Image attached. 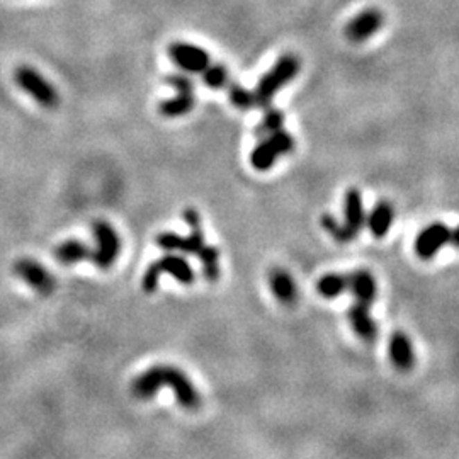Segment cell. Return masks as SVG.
Segmentation results:
<instances>
[{
  "mask_svg": "<svg viewBox=\"0 0 459 459\" xmlns=\"http://www.w3.org/2000/svg\"><path fill=\"white\" fill-rule=\"evenodd\" d=\"M202 80L209 89H223L228 85V70L223 65H211L209 63L202 71Z\"/></svg>",
  "mask_w": 459,
  "mask_h": 459,
  "instance_id": "obj_18",
  "label": "cell"
},
{
  "mask_svg": "<svg viewBox=\"0 0 459 459\" xmlns=\"http://www.w3.org/2000/svg\"><path fill=\"white\" fill-rule=\"evenodd\" d=\"M167 84L175 89L177 96L172 99L162 101L159 111L165 118H179V116L187 114L193 111L196 101L193 94V80L184 73H172L167 77Z\"/></svg>",
  "mask_w": 459,
  "mask_h": 459,
  "instance_id": "obj_4",
  "label": "cell"
},
{
  "mask_svg": "<svg viewBox=\"0 0 459 459\" xmlns=\"http://www.w3.org/2000/svg\"><path fill=\"white\" fill-rule=\"evenodd\" d=\"M300 60L295 55H283L269 71H266L254 90L255 106L269 107L274 96L288 85L300 71Z\"/></svg>",
  "mask_w": 459,
  "mask_h": 459,
  "instance_id": "obj_1",
  "label": "cell"
},
{
  "mask_svg": "<svg viewBox=\"0 0 459 459\" xmlns=\"http://www.w3.org/2000/svg\"><path fill=\"white\" fill-rule=\"evenodd\" d=\"M14 80H16L19 89L24 90L26 94H29L40 106L46 109H53L58 106V92H56L53 84L48 82L37 70L26 65L19 67V69L14 71Z\"/></svg>",
  "mask_w": 459,
  "mask_h": 459,
  "instance_id": "obj_3",
  "label": "cell"
},
{
  "mask_svg": "<svg viewBox=\"0 0 459 459\" xmlns=\"http://www.w3.org/2000/svg\"><path fill=\"white\" fill-rule=\"evenodd\" d=\"M322 227L338 243H349V242H354V240H356V236H354L352 233L344 227V223L337 221L332 214H323Z\"/></svg>",
  "mask_w": 459,
  "mask_h": 459,
  "instance_id": "obj_16",
  "label": "cell"
},
{
  "mask_svg": "<svg viewBox=\"0 0 459 459\" xmlns=\"http://www.w3.org/2000/svg\"><path fill=\"white\" fill-rule=\"evenodd\" d=\"M383 22H385V17L381 10L366 9L352 17L351 22L345 26V36L352 43H364L381 29Z\"/></svg>",
  "mask_w": 459,
  "mask_h": 459,
  "instance_id": "obj_7",
  "label": "cell"
},
{
  "mask_svg": "<svg viewBox=\"0 0 459 459\" xmlns=\"http://www.w3.org/2000/svg\"><path fill=\"white\" fill-rule=\"evenodd\" d=\"M364 225H366V213H364L363 194L352 187L344 196V227L354 236H357Z\"/></svg>",
  "mask_w": 459,
  "mask_h": 459,
  "instance_id": "obj_11",
  "label": "cell"
},
{
  "mask_svg": "<svg viewBox=\"0 0 459 459\" xmlns=\"http://www.w3.org/2000/svg\"><path fill=\"white\" fill-rule=\"evenodd\" d=\"M451 230L441 221L425 227L415 239V254L424 261L435 257L442 247L449 243Z\"/></svg>",
  "mask_w": 459,
  "mask_h": 459,
  "instance_id": "obj_6",
  "label": "cell"
},
{
  "mask_svg": "<svg viewBox=\"0 0 459 459\" xmlns=\"http://www.w3.org/2000/svg\"><path fill=\"white\" fill-rule=\"evenodd\" d=\"M295 148V138L288 133V131L279 130L274 133L267 135V137L252 150L250 153V164L252 167L257 171L266 172L276 164L279 157L286 155Z\"/></svg>",
  "mask_w": 459,
  "mask_h": 459,
  "instance_id": "obj_2",
  "label": "cell"
},
{
  "mask_svg": "<svg viewBox=\"0 0 459 459\" xmlns=\"http://www.w3.org/2000/svg\"><path fill=\"white\" fill-rule=\"evenodd\" d=\"M94 233L97 240V250L94 259L101 267H107L118 257L119 252V236L114 228L106 221H96L94 223Z\"/></svg>",
  "mask_w": 459,
  "mask_h": 459,
  "instance_id": "obj_8",
  "label": "cell"
},
{
  "mask_svg": "<svg viewBox=\"0 0 459 459\" xmlns=\"http://www.w3.org/2000/svg\"><path fill=\"white\" fill-rule=\"evenodd\" d=\"M393 220H395V209L393 206H391V202L379 201L378 205L372 208L370 216L366 218V223L370 232L376 236V239H383V236L391 230Z\"/></svg>",
  "mask_w": 459,
  "mask_h": 459,
  "instance_id": "obj_14",
  "label": "cell"
},
{
  "mask_svg": "<svg viewBox=\"0 0 459 459\" xmlns=\"http://www.w3.org/2000/svg\"><path fill=\"white\" fill-rule=\"evenodd\" d=\"M317 291L320 296H323V298L327 300L338 298V296L349 291V276L347 274L338 272L325 274V276H322L318 279Z\"/></svg>",
  "mask_w": 459,
  "mask_h": 459,
  "instance_id": "obj_15",
  "label": "cell"
},
{
  "mask_svg": "<svg viewBox=\"0 0 459 459\" xmlns=\"http://www.w3.org/2000/svg\"><path fill=\"white\" fill-rule=\"evenodd\" d=\"M449 243L459 248V225L454 230H451V236H449Z\"/></svg>",
  "mask_w": 459,
  "mask_h": 459,
  "instance_id": "obj_20",
  "label": "cell"
},
{
  "mask_svg": "<svg viewBox=\"0 0 459 459\" xmlns=\"http://www.w3.org/2000/svg\"><path fill=\"white\" fill-rule=\"evenodd\" d=\"M228 96H230V101H232L233 106L239 107V109H250L255 106L254 92L245 87H242V85H239V84H230Z\"/></svg>",
  "mask_w": 459,
  "mask_h": 459,
  "instance_id": "obj_19",
  "label": "cell"
},
{
  "mask_svg": "<svg viewBox=\"0 0 459 459\" xmlns=\"http://www.w3.org/2000/svg\"><path fill=\"white\" fill-rule=\"evenodd\" d=\"M370 308L371 306H367V304L354 301L351 310H349V322H351L354 332L357 334V337L366 342L376 340L379 332L378 323L371 317Z\"/></svg>",
  "mask_w": 459,
  "mask_h": 459,
  "instance_id": "obj_10",
  "label": "cell"
},
{
  "mask_svg": "<svg viewBox=\"0 0 459 459\" xmlns=\"http://www.w3.org/2000/svg\"><path fill=\"white\" fill-rule=\"evenodd\" d=\"M390 357L395 367L400 371L412 370L415 364V352H413L412 340L405 332H395L390 338Z\"/></svg>",
  "mask_w": 459,
  "mask_h": 459,
  "instance_id": "obj_12",
  "label": "cell"
},
{
  "mask_svg": "<svg viewBox=\"0 0 459 459\" xmlns=\"http://www.w3.org/2000/svg\"><path fill=\"white\" fill-rule=\"evenodd\" d=\"M168 55L179 69L187 73H202L209 65V55L201 46L191 43H172Z\"/></svg>",
  "mask_w": 459,
  "mask_h": 459,
  "instance_id": "obj_5",
  "label": "cell"
},
{
  "mask_svg": "<svg viewBox=\"0 0 459 459\" xmlns=\"http://www.w3.org/2000/svg\"><path fill=\"white\" fill-rule=\"evenodd\" d=\"M349 276V291L356 298L357 303H363L371 306L378 298V284L374 276L366 269L354 270Z\"/></svg>",
  "mask_w": 459,
  "mask_h": 459,
  "instance_id": "obj_9",
  "label": "cell"
},
{
  "mask_svg": "<svg viewBox=\"0 0 459 459\" xmlns=\"http://www.w3.org/2000/svg\"><path fill=\"white\" fill-rule=\"evenodd\" d=\"M274 296L284 304H295L298 300V286L291 274L284 269H274L269 276Z\"/></svg>",
  "mask_w": 459,
  "mask_h": 459,
  "instance_id": "obj_13",
  "label": "cell"
},
{
  "mask_svg": "<svg viewBox=\"0 0 459 459\" xmlns=\"http://www.w3.org/2000/svg\"><path fill=\"white\" fill-rule=\"evenodd\" d=\"M283 124H284L283 111H279V109H274L270 106L266 107L264 118H262L261 124L257 126V135H261V137H267V135L274 133V131L283 130Z\"/></svg>",
  "mask_w": 459,
  "mask_h": 459,
  "instance_id": "obj_17",
  "label": "cell"
}]
</instances>
